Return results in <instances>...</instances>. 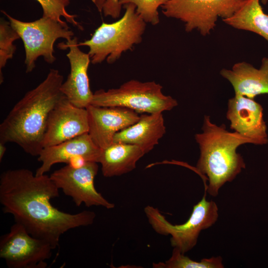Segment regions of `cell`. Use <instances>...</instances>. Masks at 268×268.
<instances>
[{"mask_svg":"<svg viewBox=\"0 0 268 268\" xmlns=\"http://www.w3.org/2000/svg\"><path fill=\"white\" fill-rule=\"evenodd\" d=\"M59 190L50 176L36 175L27 169L8 170L0 177L3 211L12 215L31 235L46 242L53 249L59 246L65 233L92 224L96 216L92 211L70 214L54 207L51 200L59 196Z\"/></svg>","mask_w":268,"mask_h":268,"instance_id":"6da1fadb","label":"cell"},{"mask_svg":"<svg viewBox=\"0 0 268 268\" xmlns=\"http://www.w3.org/2000/svg\"><path fill=\"white\" fill-rule=\"evenodd\" d=\"M64 77L50 69L38 85L28 91L13 106L0 125V142L14 143L25 152L38 156L49 115L64 96L61 90Z\"/></svg>","mask_w":268,"mask_h":268,"instance_id":"7a4b0ae2","label":"cell"},{"mask_svg":"<svg viewBox=\"0 0 268 268\" xmlns=\"http://www.w3.org/2000/svg\"><path fill=\"white\" fill-rule=\"evenodd\" d=\"M202 131L195 135L200 155L194 170L202 179L206 178L208 184L205 189L216 197L225 183L233 181L246 168L242 156L237 152L238 147L253 142L235 132H229L224 124L212 123L207 115L204 117Z\"/></svg>","mask_w":268,"mask_h":268,"instance_id":"3957f363","label":"cell"},{"mask_svg":"<svg viewBox=\"0 0 268 268\" xmlns=\"http://www.w3.org/2000/svg\"><path fill=\"white\" fill-rule=\"evenodd\" d=\"M123 7L125 11L120 19L110 23L102 22L90 39L78 43L89 48L92 64H100L105 60L113 64L123 53L142 42L146 23L136 13L134 4H126Z\"/></svg>","mask_w":268,"mask_h":268,"instance_id":"277c9868","label":"cell"},{"mask_svg":"<svg viewBox=\"0 0 268 268\" xmlns=\"http://www.w3.org/2000/svg\"><path fill=\"white\" fill-rule=\"evenodd\" d=\"M91 104L124 107L143 114L170 111L178 104L175 99L163 94L159 83L132 79L117 88L96 91Z\"/></svg>","mask_w":268,"mask_h":268,"instance_id":"5b68a950","label":"cell"},{"mask_svg":"<svg viewBox=\"0 0 268 268\" xmlns=\"http://www.w3.org/2000/svg\"><path fill=\"white\" fill-rule=\"evenodd\" d=\"M206 192L202 199L193 206L192 213L185 223L174 225L169 222L159 209L148 205L144 211L153 230L162 235H170L171 245L182 253L191 250L197 244L201 232L212 226L218 217L216 203L206 200Z\"/></svg>","mask_w":268,"mask_h":268,"instance_id":"8992f818","label":"cell"},{"mask_svg":"<svg viewBox=\"0 0 268 268\" xmlns=\"http://www.w3.org/2000/svg\"><path fill=\"white\" fill-rule=\"evenodd\" d=\"M1 12L7 16L23 41L27 73L34 69L36 61L40 56L48 64L54 63L56 60L54 49L56 41L60 38L68 41L74 36L66 22L62 23L44 16L33 21L25 22L13 18L3 10Z\"/></svg>","mask_w":268,"mask_h":268,"instance_id":"52a82bcc","label":"cell"},{"mask_svg":"<svg viewBox=\"0 0 268 268\" xmlns=\"http://www.w3.org/2000/svg\"><path fill=\"white\" fill-rule=\"evenodd\" d=\"M245 0H167L161 6L163 14L184 23L186 31L210 34L219 18L233 15Z\"/></svg>","mask_w":268,"mask_h":268,"instance_id":"ba28073f","label":"cell"},{"mask_svg":"<svg viewBox=\"0 0 268 268\" xmlns=\"http://www.w3.org/2000/svg\"><path fill=\"white\" fill-rule=\"evenodd\" d=\"M53 250L49 244L33 237L16 222L0 239V257L10 268H45Z\"/></svg>","mask_w":268,"mask_h":268,"instance_id":"9c48e42d","label":"cell"},{"mask_svg":"<svg viewBox=\"0 0 268 268\" xmlns=\"http://www.w3.org/2000/svg\"><path fill=\"white\" fill-rule=\"evenodd\" d=\"M97 163L86 161L79 167L67 164L55 171L50 177L59 189L72 199L77 206L84 203L87 207L113 208L115 204L107 201L95 189L94 179L98 171Z\"/></svg>","mask_w":268,"mask_h":268,"instance_id":"30bf717a","label":"cell"},{"mask_svg":"<svg viewBox=\"0 0 268 268\" xmlns=\"http://www.w3.org/2000/svg\"><path fill=\"white\" fill-rule=\"evenodd\" d=\"M86 108L77 107L64 95L48 119L43 146H51L88 133Z\"/></svg>","mask_w":268,"mask_h":268,"instance_id":"8fae6325","label":"cell"},{"mask_svg":"<svg viewBox=\"0 0 268 268\" xmlns=\"http://www.w3.org/2000/svg\"><path fill=\"white\" fill-rule=\"evenodd\" d=\"M66 42L59 44L58 47L62 50L69 49L67 57L70 69L67 80L61 85V90L73 105L86 108L91 104L93 96L87 73L90 58L88 53L80 50L77 37H73Z\"/></svg>","mask_w":268,"mask_h":268,"instance_id":"7c38bea8","label":"cell"},{"mask_svg":"<svg viewBox=\"0 0 268 268\" xmlns=\"http://www.w3.org/2000/svg\"><path fill=\"white\" fill-rule=\"evenodd\" d=\"M226 116L230 122V129L251 139L254 144L268 143L263 108L254 99L235 94L228 100Z\"/></svg>","mask_w":268,"mask_h":268,"instance_id":"4fadbf2b","label":"cell"},{"mask_svg":"<svg viewBox=\"0 0 268 268\" xmlns=\"http://www.w3.org/2000/svg\"><path fill=\"white\" fill-rule=\"evenodd\" d=\"M88 134L102 149L113 143L115 134L136 123L140 115L120 107H102L90 104L87 108Z\"/></svg>","mask_w":268,"mask_h":268,"instance_id":"5bb4252c","label":"cell"},{"mask_svg":"<svg viewBox=\"0 0 268 268\" xmlns=\"http://www.w3.org/2000/svg\"><path fill=\"white\" fill-rule=\"evenodd\" d=\"M102 150L94 143L88 133L58 144L44 147L38 156V160L41 165L35 175L45 174L57 163L68 164L78 159L98 163Z\"/></svg>","mask_w":268,"mask_h":268,"instance_id":"9a60e30c","label":"cell"},{"mask_svg":"<svg viewBox=\"0 0 268 268\" xmlns=\"http://www.w3.org/2000/svg\"><path fill=\"white\" fill-rule=\"evenodd\" d=\"M220 75L232 85L235 94L254 99L268 94V58H264L260 68L245 62L235 64L231 69L223 68Z\"/></svg>","mask_w":268,"mask_h":268,"instance_id":"2e32d148","label":"cell"},{"mask_svg":"<svg viewBox=\"0 0 268 268\" xmlns=\"http://www.w3.org/2000/svg\"><path fill=\"white\" fill-rule=\"evenodd\" d=\"M166 133L162 113H143L134 124L117 133L114 142H124L140 147L149 152Z\"/></svg>","mask_w":268,"mask_h":268,"instance_id":"e0dca14e","label":"cell"},{"mask_svg":"<svg viewBox=\"0 0 268 268\" xmlns=\"http://www.w3.org/2000/svg\"><path fill=\"white\" fill-rule=\"evenodd\" d=\"M145 154L137 145L114 142L102 150L98 163L104 177L119 176L134 170L137 161Z\"/></svg>","mask_w":268,"mask_h":268,"instance_id":"ac0fdd59","label":"cell"},{"mask_svg":"<svg viewBox=\"0 0 268 268\" xmlns=\"http://www.w3.org/2000/svg\"><path fill=\"white\" fill-rule=\"evenodd\" d=\"M222 21L234 28L254 32L268 41V15L260 0H245L233 15Z\"/></svg>","mask_w":268,"mask_h":268,"instance_id":"d6986e66","label":"cell"},{"mask_svg":"<svg viewBox=\"0 0 268 268\" xmlns=\"http://www.w3.org/2000/svg\"><path fill=\"white\" fill-rule=\"evenodd\" d=\"M154 268H223L224 265L220 256L203 258L197 262L191 260L176 248L171 257L165 262L153 263Z\"/></svg>","mask_w":268,"mask_h":268,"instance_id":"ffe728a7","label":"cell"},{"mask_svg":"<svg viewBox=\"0 0 268 268\" xmlns=\"http://www.w3.org/2000/svg\"><path fill=\"white\" fill-rule=\"evenodd\" d=\"M20 37L9 21L0 18V82L3 81L1 70L8 60L13 58L16 48L13 42Z\"/></svg>","mask_w":268,"mask_h":268,"instance_id":"44dd1931","label":"cell"},{"mask_svg":"<svg viewBox=\"0 0 268 268\" xmlns=\"http://www.w3.org/2000/svg\"><path fill=\"white\" fill-rule=\"evenodd\" d=\"M43 9L44 17L52 18L57 21L65 23L66 22L62 20L64 17L67 22H69L80 30H83L82 26L76 20L77 15L71 14L67 11V7L69 4L70 0H36Z\"/></svg>","mask_w":268,"mask_h":268,"instance_id":"7402d4cb","label":"cell"},{"mask_svg":"<svg viewBox=\"0 0 268 268\" xmlns=\"http://www.w3.org/2000/svg\"><path fill=\"white\" fill-rule=\"evenodd\" d=\"M167 0H119V3H132L136 7V13L146 23L156 25L160 22L158 8Z\"/></svg>","mask_w":268,"mask_h":268,"instance_id":"603a6c76","label":"cell"},{"mask_svg":"<svg viewBox=\"0 0 268 268\" xmlns=\"http://www.w3.org/2000/svg\"><path fill=\"white\" fill-rule=\"evenodd\" d=\"M122 5L119 0H106L103 8V12L105 16H110L113 18L119 17Z\"/></svg>","mask_w":268,"mask_h":268,"instance_id":"cb8c5ba5","label":"cell"},{"mask_svg":"<svg viewBox=\"0 0 268 268\" xmlns=\"http://www.w3.org/2000/svg\"><path fill=\"white\" fill-rule=\"evenodd\" d=\"M106 0H92L99 12L103 11L104 4Z\"/></svg>","mask_w":268,"mask_h":268,"instance_id":"d4e9b609","label":"cell"},{"mask_svg":"<svg viewBox=\"0 0 268 268\" xmlns=\"http://www.w3.org/2000/svg\"><path fill=\"white\" fill-rule=\"evenodd\" d=\"M6 151V147L5 146V143L0 142V161H1Z\"/></svg>","mask_w":268,"mask_h":268,"instance_id":"484cf974","label":"cell"},{"mask_svg":"<svg viewBox=\"0 0 268 268\" xmlns=\"http://www.w3.org/2000/svg\"><path fill=\"white\" fill-rule=\"evenodd\" d=\"M260 1L264 4L267 3L268 0H260Z\"/></svg>","mask_w":268,"mask_h":268,"instance_id":"4316f807","label":"cell"}]
</instances>
